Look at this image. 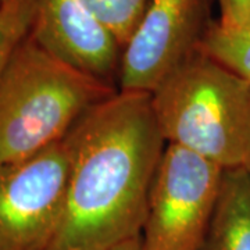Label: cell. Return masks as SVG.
I'll list each match as a JSON object with an SVG mask.
<instances>
[{
  "label": "cell",
  "mask_w": 250,
  "mask_h": 250,
  "mask_svg": "<svg viewBox=\"0 0 250 250\" xmlns=\"http://www.w3.org/2000/svg\"><path fill=\"white\" fill-rule=\"evenodd\" d=\"M71 172L52 250H110L142 235L164 138L152 93L117 90L67 134Z\"/></svg>",
  "instance_id": "6da1fadb"
},
{
  "label": "cell",
  "mask_w": 250,
  "mask_h": 250,
  "mask_svg": "<svg viewBox=\"0 0 250 250\" xmlns=\"http://www.w3.org/2000/svg\"><path fill=\"white\" fill-rule=\"evenodd\" d=\"M116 92L56 59L29 34L0 78V166L64 139L89 108Z\"/></svg>",
  "instance_id": "7a4b0ae2"
},
{
  "label": "cell",
  "mask_w": 250,
  "mask_h": 250,
  "mask_svg": "<svg viewBox=\"0 0 250 250\" xmlns=\"http://www.w3.org/2000/svg\"><path fill=\"white\" fill-rule=\"evenodd\" d=\"M166 142L224 170H250V85L197 49L152 92Z\"/></svg>",
  "instance_id": "3957f363"
},
{
  "label": "cell",
  "mask_w": 250,
  "mask_h": 250,
  "mask_svg": "<svg viewBox=\"0 0 250 250\" xmlns=\"http://www.w3.org/2000/svg\"><path fill=\"white\" fill-rule=\"evenodd\" d=\"M224 172L213 161L167 143L149 195L142 231L146 250H200Z\"/></svg>",
  "instance_id": "277c9868"
},
{
  "label": "cell",
  "mask_w": 250,
  "mask_h": 250,
  "mask_svg": "<svg viewBox=\"0 0 250 250\" xmlns=\"http://www.w3.org/2000/svg\"><path fill=\"white\" fill-rule=\"evenodd\" d=\"M70 172L67 136L25 160L0 166V250H52Z\"/></svg>",
  "instance_id": "5b68a950"
},
{
  "label": "cell",
  "mask_w": 250,
  "mask_h": 250,
  "mask_svg": "<svg viewBox=\"0 0 250 250\" xmlns=\"http://www.w3.org/2000/svg\"><path fill=\"white\" fill-rule=\"evenodd\" d=\"M205 13L206 0H149L123 49L120 90L154 92L197 50Z\"/></svg>",
  "instance_id": "8992f818"
},
{
  "label": "cell",
  "mask_w": 250,
  "mask_h": 250,
  "mask_svg": "<svg viewBox=\"0 0 250 250\" xmlns=\"http://www.w3.org/2000/svg\"><path fill=\"white\" fill-rule=\"evenodd\" d=\"M31 36L62 62L111 83L123 45L83 0H39Z\"/></svg>",
  "instance_id": "52a82bcc"
},
{
  "label": "cell",
  "mask_w": 250,
  "mask_h": 250,
  "mask_svg": "<svg viewBox=\"0 0 250 250\" xmlns=\"http://www.w3.org/2000/svg\"><path fill=\"white\" fill-rule=\"evenodd\" d=\"M200 250H250V170H225Z\"/></svg>",
  "instance_id": "ba28073f"
},
{
  "label": "cell",
  "mask_w": 250,
  "mask_h": 250,
  "mask_svg": "<svg viewBox=\"0 0 250 250\" xmlns=\"http://www.w3.org/2000/svg\"><path fill=\"white\" fill-rule=\"evenodd\" d=\"M197 49L250 85V24L231 27L218 21L208 22Z\"/></svg>",
  "instance_id": "9c48e42d"
},
{
  "label": "cell",
  "mask_w": 250,
  "mask_h": 250,
  "mask_svg": "<svg viewBox=\"0 0 250 250\" xmlns=\"http://www.w3.org/2000/svg\"><path fill=\"white\" fill-rule=\"evenodd\" d=\"M38 3L39 0H4L0 4V78L18 46L31 34Z\"/></svg>",
  "instance_id": "30bf717a"
},
{
  "label": "cell",
  "mask_w": 250,
  "mask_h": 250,
  "mask_svg": "<svg viewBox=\"0 0 250 250\" xmlns=\"http://www.w3.org/2000/svg\"><path fill=\"white\" fill-rule=\"evenodd\" d=\"M124 47L138 27L149 0H83Z\"/></svg>",
  "instance_id": "8fae6325"
},
{
  "label": "cell",
  "mask_w": 250,
  "mask_h": 250,
  "mask_svg": "<svg viewBox=\"0 0 250 250\" xmlns=\"http://www.w3.org/2000/svg\"><path fill=\"white\" fill-rule=\"evenodd\" d=\"M218 22L231 27L250 24V0H218Z\"/></svg>",
  "instance_id": "7c38bea8"
},
{
  "label": "cell",
  "mask_w": 250,
  "mask_h": 250,
  "mask_svg": "<svg viewBox=\"0 0 250 250\" xmlns=\"http://www.w3.org/2000/svg\"><path fill=\"white\" fill-rule=\"evenodd\" d=\"M110 250H146V248H145V243H143L142 235H138L135 238H131L128 241L117 245V246H114L113 249Z\"/></svg>",
  "instance_id": "4fadbf2b"
},
{
  "label": "cell",
  "mask_w": 250,
  "mask_h": 250,
  "mask_svg": "<svg viewBox=\"0 0 250 250\" xmlns=\"http://www.w3.org/2000/svg\"><path fill=\"white\" fill-rule=\"evenodd\" d=\"M3 1H4V0H0V4H1V3H3Z\"/></svg>",
  "instance_id": "5bb4252c"
}]
</instances>
